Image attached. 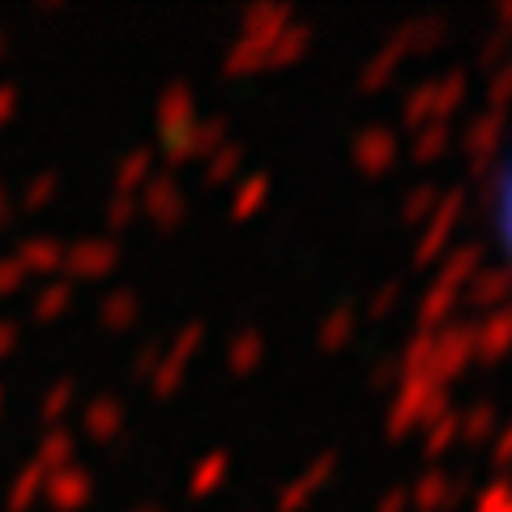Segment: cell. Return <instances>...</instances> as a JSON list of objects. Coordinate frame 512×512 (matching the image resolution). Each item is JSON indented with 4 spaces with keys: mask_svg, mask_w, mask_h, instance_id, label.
Listing matches in <instances>:
<instances>
[{
    "mask_svg": "<svg viewBox=\"0 0 512 512\" xmlns=\"http://www.w3.org/2000/svg\"><path fill=\"white\" fill-rule=\"evenodd\" d=\"M491 227H495V239L512 265V146L504 154V167L495 175V188H491Z\"/></svg>",
    "mask_w": 512,
    "mask_h": 512,
    "instance_id": "obj_1",
    "label": "cell"
}]
</instances>
